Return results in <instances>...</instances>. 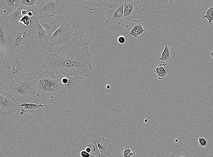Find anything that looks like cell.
<instances>
[{
  "label": "cell",
  "instance_id": "6da1fadb",
  "mask_svg": "<svg viewBox=\"0 0 213 157\" xmlns=\"http://www.w3.org/2000/svg\"><path fill=\"white\" fill-rule=\"evenodd\" d=\"M91 41L76 37L58 50L48 55L46 63L56 73L81 79L89 77L93 67L92 55L89 51Z\"/></svg>",
  "mask_w": 213,
  "mask_h": 157
},
{
  "label": "cell",
  "instance_id": "7a4b0ae2",
  "mask_svg": "<svg viewBox=\"0 0 213 157\" xmlns=\"http://www.w3.org/2000/svg\"><path fill=\"white\" fill-rule=\"evenodd\" d=\"M28 62L21 54L12 53L5 57L0 66V78L11 84L27 73Z\"/></svg>",
  "mask_w": 213,
  "mask_h": 157
},
{
  "label": "cell",
  "instance_id": "3957f363",
  "mask_svg": "<svg viewBox=\"0 0 213 157\" xmlns=\"http://www.w3.org/2000/svg\"><path fill=\"white\" fill-rule=\"evenodd\" d=\"M35 79L38 97L54 98L61 90L59 80L54 73L48 70L40 69L35 73Z\"/></svg>",
  "mask_w": 213,
  "mask_h": 157
},
{
  "label": "cell",
  "instance_id": "277c9868",
  "mask_svg": "<svg viewBox=\"0 0 213 157\" xmlns=\"http://www.w3.org/2000/svg\"><path fill=\"white\" fill-rule=\"evenodd\" d=\"M37 16L35 6L21 5L3 21L13 31L30 27Z\"/></svg>",
  "mask_w": 213,
  "mask_h": 157
},
{
  "label": "cell",
  "instance_id": "5b68a950",
  "mask_svg": "<svg viewBox=\"0 0 213 157\" xmlns=\"http://www.w3.org/2000/svg\"><path fill=\"white\" fill-rule=\"evenodd\" d=\"M9 92L21 100H34L37 93L35 79L30 73H26L9 85Z\"/></svg>",
  "mask_w": 213,
  "mask_h": 157
},
{
  "label": "cell",
  "instance_id": "8992f818",
  "mask_svg": "<svg viewBox=\"0 0 213 157\" xmlns=\"http://www.w3.org/2000/svg\"><path fill=\"white\" fill-rule=\"evenodd\" d=\"M31 43L29 31L27 28L12 31L6 48L13 52L26 51Z\"/></svg>",
  "mask_w": 213,
  "mask_h": 157
},
{
  "label": "cell",
  "instance_id": "52a82bcc",
  "mask_svg": "<svg viewBox=\"0 0 213 157\" xmlns=\"http://www.w3.org/2000/svg\"><path fill=\"white\" fill-rule=\"evenodd\" d=\"M65 0H38L37 5L40 13L51 15L68 13L69 7Z\"/></svg>",
  "mask_w": 213,
  "mask_h": 157
},
{
  "label": "cell",
  "instance_id": "ba28073f",
  "mask_svg": "<svg viewBox=\"0 0 213 157\" xmlns=\"http://www.w3.org/2000/svg\"><path fill=\"white\" fill-rule=\"evenodd\" d=\"M30 28L29 32L32 43L42 49L52 46L50 37L39 23L37 17Z\"/></svg>",
  "mask_w": 213,
  "mask_h": 157
},
{
  "label": "cell",
  "instance_id": "9c48e42d",
  "mask_svg": "<svg viewBox=\"0 0 213 157\" xmlns=\"http://www.w3.org/2000/svg\"><path fill=\"white\" fill-rule=\"evenodd\" d=\"M98 136L96 132L85 134L76 144V152L79 154L81 151L84 150L89 153L92 157H101L97 145Z\"/></svg>",
  "mask_w": 213,
  "mask_h": 157
},
{
  "label": "cell",
  "instance_id": "30bf717a",
  "mask_svg": "<svg viewBox=\"0 0 213 157\" xmlns=\"http://www.w3.org/2000/svg\"><path fill=\"white\" fill-rule=\"evenodd\" d=\"M20 105L17 99L7 90L0 91V114L5 117L15 114Z\"/></svg>",
  "mask_w": 213,
  "mask_h": 157
},
{
  "label": "cell",
  "instance_id": "8fae6325",
  "mask_svg": "<svg viewBox=\"0 0 213 157\" xmlns=\"http://www.w3.org/2000/svg\"><path fill=\"white\" fill-rule=\"evenodd\" d=\"M37 18L39 23L50 37L63 23L67 21L66 18L61 14L51 15L46 14L40 13L37 15Z\"/></svg>",
  "mask_w": 213,
  "mask_h": 157
},
{
  "label": "cell",
  "instance_id": "7c38bea8",
  "mask_svg": "<svg viewBox=\"0 0 213 157\" xmlns=\"http://www.w3.org/2000/svg\"><path fill=\"white\" fill-rule=\"evenodd\" d=\"M105 9L106 12L105 16L107 18L106 22L107 24L112 25L120 24L125 20L123 0H115L111 4H108Z\"/></svg>",
  "mask_w": 213,
  "mask_h": 157
},
{
  "label": "cell",
  "instance_id": "4fadbf2b",
  "mask_svg": "<svg viewBox=\"0 0 213 157\" xmlns=\"http://www.w3.org/2000/svg\"><path fill=\"white\" fill-rule=\"evenodd\" d=\"M75 35L74 30L68 22L63 23L51 35L50 40L52 46H58L70 42Z\"/></svg>",
  "mask_w": 213,
  "mask_h": 157
},
{
  "label": "cell",
  "instance_id": "5bb4252c",
  "mask_svg": "<svg viewBox=\"0 0 213 157\" xmlns=\"http://www.w3.org/2000/svg\"><path fill=\"white\" fill-rule=\"evenodd\" d=\"M61 89L64 94L72 96L73 94L82 89L81 79L61 74L57 75Z\"/></svg>",
  "mask_w": 213,
  "mask_h": 157
},
{
  "label": "cell",
  "instance_id": "9a60e30c",
  "mask_svg": "<svg viewBox=\"0 0 213 157\" xmlns=\"http://www.w3.org/2000/svg\"><path fill=\"white\" fill-rule=\"evenodd\" d=\"M123 2L124 20L131 21L137 20L142 15L144 11L139 1L126 0Z\"/></svg>",
  "mask_w": 213,
  "mask_h": 157
},
{
  "label": "cell",
  "instance_id": "2e32d148",
  "mask_svg": "<svg viewBox=\"0 0 213 157\" xmlns=\"http://www.w3.org/2000/svg\"><path fill=\"white\" fill-rule=\"evenodd\" d=\"M21 0H0V22L12 14L20 5Z\"/></svg>",
  "mask_w": 213,
  "mask_h": 157
},
{
  "label": "cell",
  "instance_id": "e0dca14e",
  "mask_svg": "<svg viewBox=\"0 0 213 157\" xmlns=\"http://www.w3.org/2000/svg\"><path fill=\"white\" fill-rule=\"evenodd\" d=\"M145 25L146 24L140 22L138 20L132 21L126 26L128 36L137 37L140 35H143V33L146 31L144 29Z\"/></svg>",
  "mask_w": 213,
  "mask_h": 157
},
{
  "label": "cell",
  "instance_id": "ac0fdd59",
  "mask_svg": "<svg viewBox=\"0 0 213 157\" xmlns=\"http://www.w3.org/2000/svg\"><path fill=\"white\" fill-rule=\"evenodd\" d=\"M97 145L101 157H108L112 155L113 148L108 139L98 136Z\"/></svg>",
  "mask_w": 213,
  "mask_h": 157
},
{
  "label": "cell",
  "instance_id": "d6986e66",
  "mask_svg": "<svg viewBox=\"0 0 213 157\" xmlns=\"http://www.w3.org/2000/svg\"><path fill=\"white\" fill-rule=\"evenodd\" d=\"M12 31L4 21L0 22V48L6 47L8 44Z\"/></svg>",
  "mask_w": 213,
  "mask_h": 157
},
{
  "label": "cell",
  "instance_id": "ffe728a7",
  "mask_svg": "<svg viewBox=\"0 0 213 157\" xmlns=\"http://www.w3.org/2000/svg\"><path fill=\"white\" fill-rule=\"evenodd\" d=\"M161 55L158 58L161 62H170L175 59L176 53L174 48L166 44L163 51H161Z\"/></svg>",
  "mask_w": 213,
  "mask_h": 157
},
{
  "label": "cell",
  "instance_id": "44dd1931",
  "mask_svg": "<svg viewBox=\"0 0 213 157\" xmlns=\"http://www.w3.org/2000/svg\"><path fill=\"white\" fill-rule=\"evenodd\" d=\"M20 106L23 107L20 109L19 112L20 115H23L25 113H27L30 114H33L35 113L38 109L43 107L44 105L41 104H36L31 103H26L24 101Z\"/></svg>",
  "mask_w": 213,
  "mask_h": 157
},
{
  "label": "cell",
  "instance_id": "7402d4cb",
  "mask_svg": "<svg viewBox=\"0 0 213 157\" xmlns=\"http://www.w3.org/2000/svg\"><path fill=\"white\" fill-rule=\"evenodd\" d=\"M100 0H77V4L82 8L88 9L90 11H94L99 6L100 4Z\"/></svg>",
  "mask_w": 213,
  "mask_h": 157
},
{
  "label": "cell",
  "instance_id": "603a6c76",
  "mask_svg": "<svg viewBox=\"0 0 213 157\" xmlns=\"http://www.w3.org/2000/svg\"><path fill=\"white\" fill-rule=\"evenodd\" d=\"M137 151L136 148L126 143L125 147L122 149L117 155V157H136Z\"/></svg>",
  "mask_w": 213,
  "mask_h": 157
},
{
  "label": "cell",
  "instance_id": "cb8c5ba5",
  "mask_svg": "<svg viewBox=\"0 0 213 157\" xmlns=\"http://www.w3.org/2000/svg\"><path fill=\"white\" fill-rule=\"evenodd\" d=\"M166 64L161 62L156 67H154V72L157 75V77L159 80L164 79L166 76L168 72L165 69Z\"/></svg>",
  "mask_w": 213,
  "mask_h": 157
},
{
  "label": "cell",
  "instance_id": "d4e9b609",
  "mask_svg": "<svg viewBox=\"0 0 213 157\" xmlns=\"http://www.w3.org/2000/svg\"><path fill=\"white\" fill-rule=\"evenodd\" d=\"M168 157H194L192 153L186 151L183 149L181 150L176 149L174 150L173 153L169 155Z\"/></svg>",
  "mask_w": 213,
  "mask_h": 157
},
{
  "label": "cell",
  "instance_id": "484cf974",
  "mask_svg": "<svg viewBox=\"0 0 213 157\" xmlns=\"http://www.w3.org/2000/svg\"><path fill=\"white\" fill-rule=\"evenodd\" d=\"M205 13L206 14L202 18H206L208 20V24L210 25L213 21V7H209Z\"/></svg>",
  "mask_w": 213,
  "mask_h": 157
},
{
  "label": "cell",
  "instance_id": "4316f807",
  "mask_svg": "<svg viewBox=\"0 0 213 157\" xmlns=\"http://www.w3.org/2000/svg\"><path fill=\"white\" fill-rule=\"evenodd\" d=\"M37 0H21L20 5L24 6H35Z\"/></svg>",
  "mask_w": 213,
  "mask_h": 157
},
{
  "label": "cell",
  "instance_id": "83f0119b",
  "mask_svg": "<svg viewBox=\"0 0 213 157\" xmlns=\"http://www.w3.org/2000/svg\"><path fill=\"white\" fill-rule=\"evenodd\" d=\"M198 142L199 143V146L203 147L206 146L208 144L207 139L204 138H198Z\"/></svg>",
  "mask_w": 213,
  "mask_h": 157
},
{
  "label": "cell",
  "instance_id": "f1b7e54d",
  "mask_svg": "<svg viewBox=\"0 0 213 157\" xmlns=\"http://www.w3.org/2000/svg\"><path fill=\"white\" fill-rule=\"evenodd\" d=\"M117 41L120 44H124L126 41V38L124 36H120L118 38Z\"/></svg>",
  "mask_w": 213,
  "mask_h": 157
},
{
  "label": "cell",
  "instance_id": "f546056e",
  "mask_svg": "<svg viewBox=\"0 0 213 157\" xmlns=\"http://www.w3.org/2000/svg\"><path fill=\"white\" fill-rule=\"evenodd\" d=\"M79 154L82 157H92V156L90 155L89 153L84 150L81 151Z\"/></svg>",
  "mask_w": 213,
  "mask_h": 157
},
{
  "label": "cell",
  "instance_id": "4dcf8cb0",
  "mask_svg": "<svg viewBox=\"0 0 213 157\" xmlns=\"http://www.w3.org/2000/svg\"><path fill=\"white\" fill-rule=\"evenodd\" d=\"M110 88V85L109 84L107 85H106V88L108 89H109Z\"/></svg>",
  "mask_w": 213,
  "mask_h": 157
},
{
  "label": "cell",
  "instance_id": "1f68e13d",
  "mask_svg": "<svg viewBox=\"0 0 213 157\" xmlns=\"http://www.w3.org/2000/svg\"><path fill=\"white\" fill-rule=\"evenodd\" d=\"M209 54L213 59V51H212L210 53H209Z\"/></svg>",
  "mask_w": 213,
  "mask_h": 157
},
{
  "label": "cell",
  "instance_id": "d6a6232c",
  "mask_svg": "<svg viewBox=\"0 0 213 157\" xmlns=\"http://www.w3.org/2000/svg\"><path fill=\"white\" fill-rule=\"evenodd\" d=\"M148 119H147V118L145 119L144 120V122H145V123H147V122H148Z\"/></svg>",
  "mask_w": 213,
  "mask_h": 157
},
{
  "label": "cell",
  "instance_id": "836d02e7",
  "mask_svg": "<svg viewBox=\"0 0 213 157\" xmlns=\"http://www.w3.org/2000/svg\"><path fill=\"white\" fill-rule=\"evenodd\" d=\"M178 139H175V142H178Z\"/></svg>",
  "mask_w": 213,
  "mask_h": 157
}]
</instances>
